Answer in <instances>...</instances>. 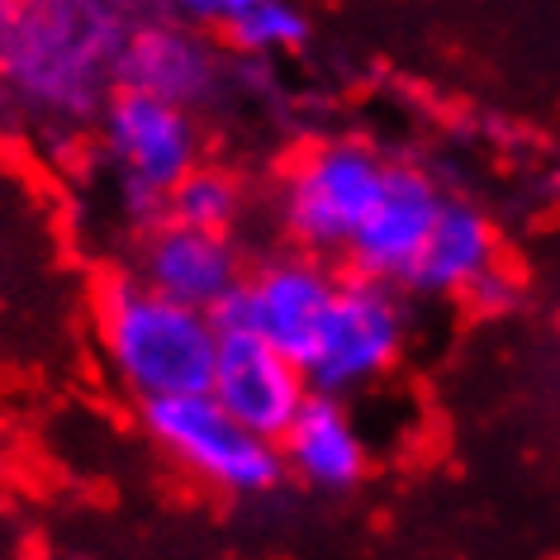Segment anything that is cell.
I'll list each match as a JSON object with an SVG mask.
<instances>
[{
	"label": "cell",
	"instance_id": "cell-14",
	"mask_svg": "<svg viewBox=\"0 0 560 560\" xmlns=\"http://www.w3.org/2000/svg\"><path fill=\"white\" fill-rule=\"evenodd\" d=\"M166 15L200 34H219L223 48L243 62L295 52L314 34L310 15L295 5H280V0H186V5H166Z\"/></svg>",
	"mask_w": 560,
	"mask_h": 560
},
{
	"label": "cell",
	"instance_id": "cell-13",
	"mask_svg": "<svg viewBox=\"0 0 560 560\" xmlns=\"http://www.w3.org/2000/svg\"><path fill=\"white\" fill-rule=\"evenodd\" d=\"M499 266V233L485 209L470 200H452L446 195L438 223L428 233V247L418 252L404 290L413 295H466L480 276Z\"/></svg>",
	"mask_w": 560,
	"mask_h": 560
},
{
	"label": "cell",
	"instance_id": "cell-1",
	"mask_svg": "<svg viewBox=\"0 0 560 560\" xmlns=\"http://www.w3.org/2000/svg\"><path fill=\"white\" fill-rule=\"evenodd\" d=\"M133 20L101 0H0V86L52 119L105 115Z\"/></svg>",
	"mask_w": 560,
	"mask_h": 560
},
{
	"label": "cell",
	"instance_id": "cell-3",
	"mask_svg": "<svg viewBox=\"0 0 560 560\" xmlns=\"http://www.w3.org/2000/svg\"><path fill=\"white\" fill-rule=\"evenodd\" d=\"M389 162L361 138H332L290 166L280 190V219L285 233L304 247V257L318 252H347L361 223L385 195Z\"/></svg>",
	"mask_w": 560,
	"mask_h": 560
},
{
	"label": "cell",
	"instance_id": "cell-5",
	"mask_svg": "<svg viewBox=\"0 0 560 560\" xmlns=\"http://www.w3.org/2000/svg\"><path fill=\"white\" fill-rule=\"evenodd\" d=\"M101 124H105V148L124 180V200L152 229V223L166 219V195L200 166L195 115L148 101V95L115 91Z\"/></svg>",
	"mask_w": 560,
	"mask_h": 560
},
{
	"label": "cell",
	"instance_id": "cell-16",
	"mask_svg": "<svg viewBox=\"0 0 560 560\" xmlns=\"http://www.w3.org/2000/svg\"><path fill=\"white\" fill-rule=\"evenodd\" d=\"M460 300H466L475 314L499 318V314H513V310H517V300H523V285H517V276H513V271H503V266H494V271L475 280V285H470Z\"/></svg>",
	"mask_w": 560,
	"mask_h": 560
},
{
	"label": "cell",
	"instance_id": "cell-4",
	"mask_svg": "<svg viewBox=\"0 0 560 560\" xmlns=\"http://www.w3.org/2000/svg\"><path fill=\"white\" fill-rule=\"evenodd\" d=\"M143 428L176 466H186L205 485L223 489V494L257 499V494L280 489V480H285L280 446L247 432L209 395L143 404Z\"/></svg>",
	"mask_w": 560,
	"mask_h": 560
},
{
	"label": "cell",
	"instance_id": "cell-10",
	"mask_svg": "<svg viewBox=\"0 0 560 560\" xmlns=\"http://www.w3.org/2000/svg\"><path fill=\"white\" fill-rule=\"evenodd\" d=\"M310 375L290 357H280L271 342L252 338V332H219V361L209 399L223 413H233L247 432L266 442H280L295 413L310 404Z\"/></svg>",
	"mask_w": 560,
	"mask_h": 560
},
{
	"label": "cell",
	"instance_id": "cell-12",
	"mask_svg": "<svg viewBox=\"0 0 560 560\" xmlns=\"http://www.w3.org/2000/svg\"><path fill=\"white\" fill-rule=\"evenodd\" d=\"M276 446L280 460H285V475H295L310 489H324V494L357 489L371 466L366 438L352 423L347 404L332 395H310V404L295 413V423L285 428V438Z\"/></svg>",
	"mask_w": 560,
	"mask_h": 560
},
{
	"label": "cell",
	"instance_id": "cell-11",
	"mask_svg": "<svg viewBox=\"0 0 560 560\" xmlns=\"http://www.w3.org/2000/svg\"><path fill=\"white\" fill-rule=\"evenodd\" d=\"M138 280L158 290L162 300H176L186 310L214 314L223 300L243 285V261H237L233 237L195 233L180 223H152L138 243Z\"/></svg>",
	"mask_w": 560,
	"mask_h": 560
},
{
	"label": "cell",
	"instance_id": "cell-8",
	"mask_svg": "<svg viewBox=\"0 0 560 560\" xmlns=\"http://www.w3.org/2000/svg\"><path fill=\"white\" fill-rule=\"evenodd\" d=\"M229 81L233 62H223L214 38L172 20L166 10L133 20L115 62V91L148 95V101L186 109V115L214 105Z\"/></svg>",
	"mask_w": 560,
	"mask_h": 560
},
{
	"label": "cell",
	"instance_id": "cell-7",
	"mask_svg": "<svg viewBox=\"0 0 560 560\" xmlns=\"http://www.w3.org/2000/svg\"><path fill=\"white\" fill-rule=\"evenodd\" d=\"M338 285L342 276L328 271L318 257H280L243 276V285L209 318L219 332H252V338L271 342L280 357H290L304 371Z\"/></svg>",
	"mask_w": 560,
	"mask_h": 560
},
{
	"label": "cell",
	"instance_id": "cell-2",
	"mask_svg": "<svg viewBox=\"0 0 560 560\" xmlns=\"http://www.w3.org/2000/svg\"><path fill=\"white\" fill-rule=\"evenodd\" d=\"M95 328L109 366L143 404L209 395L219 328L200 310L162 300L138 276L109 271L95 285Z\"/></svg>",
	"mask_w": 560,
	"mask_h": 560
},
{
	"label": "cell",
	"instance_id": "cell-9",
	"mask_svg": "<svg viewBox=\"0 0 560 560\" xmlns=\"http://www.w3.org/2000/svg\"><path fill=\"white\" fill-rule=\"evenodd\" d=\"M442 205H446V190L438 186V176H432L428 166L389 162L381 205L371 209V219L361 223V233L352 237V247H347L352 276L404 290L418 252L428 247V233H432V223H438Z\"/></svg>",
	"mask_w": 560,
	"mask_h": 560
},
{
	"label": "cell",
	"instance_id": "cell-6",
	"mask_svg": "<svg viewBox=\"0 0 560 560\" xmlns=\"http://www.w3.org/2000/svg\"><path fill=\"white\" fill-rule=\"evenodd\" d=\"M404 338H409V314H404L395 290L361 276H342L314 352L304 361L310 389L342 399L361 385L381 381L399 361Z\"/></svg>",
	"mask_w": 560,
	"mask_h": 560
},
{
	"label": "cell",
	"instance_id": "cell-17",
	"mask_svg": "<svg viewBox=\"0 0 560 560\" xmlns=\"http://www.w3.org/2000/svg\"><path fill=\"white\" fill-rule=\"evenodd\" d=\"M541 195H546V200H551V205L560 209V166H551V172L541 176Z\"/></svg>",
	"mask_w": 560,
	"mask_h": 560
},
{
	"label": "cell",
	"instance_id": "cell-15",
	"mask_svg": "<svg viewBox=\"0 0 560 560\" xmlns=\"http://www.w3.org/2000/svg\"><path fill=\"white\" fill-rule=\"evenodd\" d=\"M237 214H243V186L223 166H195L180 186L166 195V223L195 233H219L229 237Z\"/></svg>",
	"mask_w": 560,
	"mask_h": 560
}]
</instances>
